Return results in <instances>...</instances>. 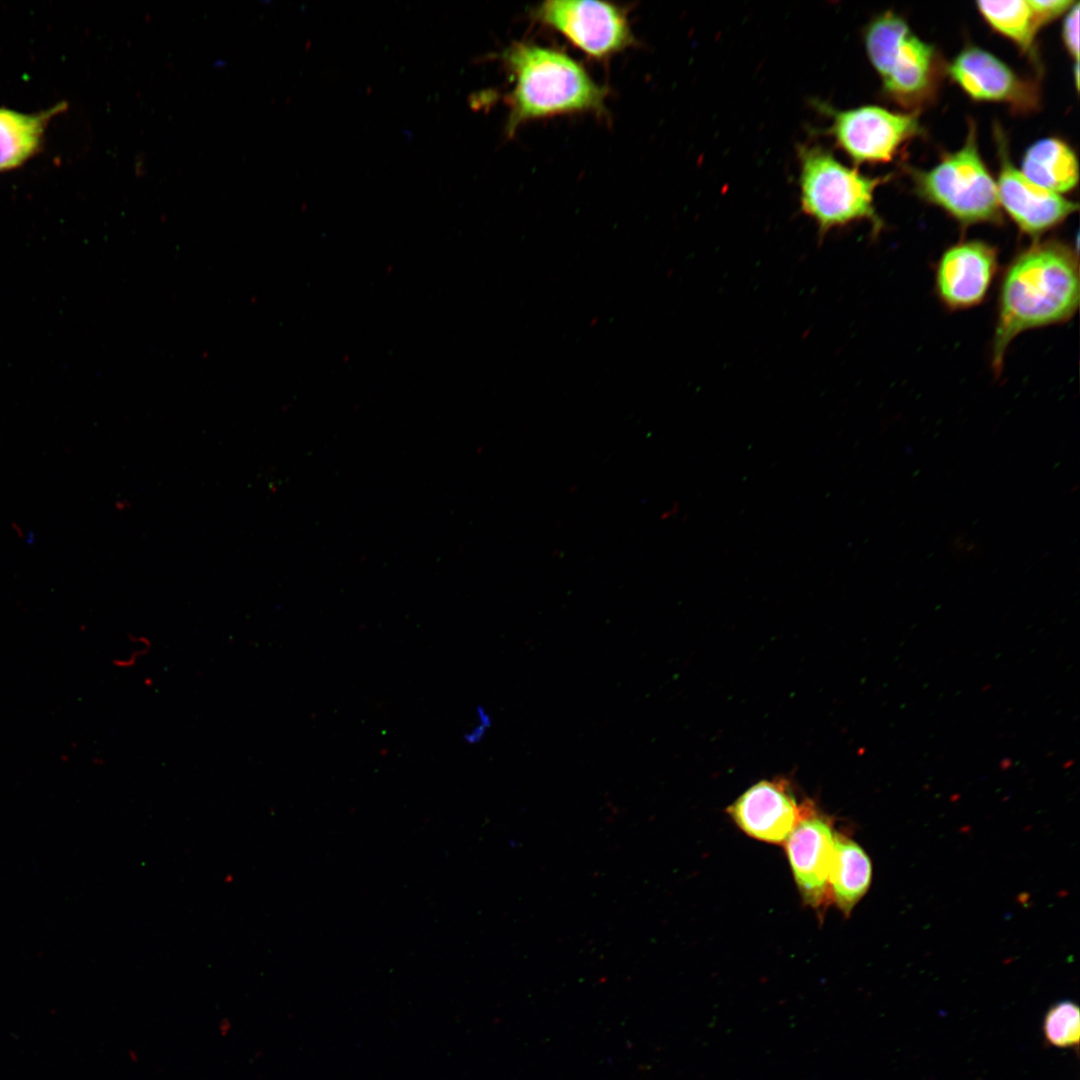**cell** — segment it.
<instances>
[{"label":"cell","instance_id":"cell-1","mask_svg":"<svg viewBox=\"0 0 1080 1080\" xmlns=\"http://www.w3.org/2000/svg\"><path fill=\"white\" fill-rule=\"evenodd\" d=\"M1079 305L1075 252L1056 241L1035 242L1008 266L1001 283L992 341V368L1001 373L1011 341L1020 333L1069 320Z\"/></svg>","mask_w":1080,"mask_h":1080},{"label":"cell","instance_id":"cell-2","mask_svg":"<svg viewBox=\"0 0 1080 1080\" xmlns=\"http://www.w3.org/2000/svg\"><path fill=\"white\" fill-rule=\"evenodd\" d=\"M513 88L505 96L509 107L505 131L515 134L523 124L557 115L605 113L607 89L565 52L528 42H514L499 54Z\"/></svg>","mask_w":1080,"mask_h":1080},{"label":"cell","instance_id":"cell-3","mask_svg":"<svg viewBox=\"0 0 1080 1080\" xmlns=\"http://www.w3.org/2000/svg\"><path fill=\"white\" fill-rule=\"evenodd\" d=\"M798 157L800 207L817 224L821 237L860 220L869 221L873 233L880 231L882 222L873 202L884 178L866 176L817 145L800 146Z\"/></svg>","mask_w":1080,"mask_h":1080},{"label":"cell","instance_id":"cell-4","mask_svg":"<svg viewBox=\"0 0 1080 1080\" xmlns=\"http://www.w3.org/2000/svg\"><path fill=\"white\" fill-rule=\"evenodd\" d=\"M864 44L884 91L892 99L913 107L932 95L937 71L935 49L921 40L902 17L892 12L875 17L865 28Z\"/></svg>","mask_w":1080,"mask_h":1080},{"label":"cell","instance_id":"cell-5","mask_svg":"<svg viewBox=\"0 0 1080 1080\" xmlns=\"http://www.w3.org/2000/svg\"><path fill=\"white\" fill-rule=\"evenodd\" d=\"M914 181L920 196L961 224L1001 219L996 181L980 156L973 125L959 150L945 154L931 169L917 171Z\"/></svg>","mask_w":1080,"mask_h":1080},{"label":"cell","instance_id":"cell-6","mask_svg":"<svg viewBox=\"0 0 1080 1080\" xmlns=\"http://www.w3.org/2000/svg\"><path fill=\"white\" fill-rule=\"evenodd\" d=\"M532 17L596 60H607L636 43L626 9L613 3L549 0L535 7Z\"/></svg>","mask_w":1080,"mask_h":1080},{"label":"cell","instance_id":"cell-7","mask_svg":"<svg viewBox=\"0 0 1080 1080\" xmlns=\"http://www.w3.org/2000/svg\"><path fill=\"white\" fill-rule=\"evenodd\" d=\"M831 119L828 134L856 163L889 162L901 146L920 131L918 117L875 105L837 110L820 104Z\"/></svg>","mask_w":1080,"mask_h":1080},{"label":"cell","instance_id":"cell-8","mask_svg":"<svg viewBox=\"0 0 1080 1080\" xmlns=\"http://www.w3.org/2000/svg\"><path fill=\"white\" fill-rule=\"evenodd\" d=\"M835 830L831 819L808 800L802 818L785 841L795 882L804 902L823 911L832 903L830 874Z\"/></svg>","mask_w":1080,"mask_h":1080},{"label":"cell","instance_id":"cell-9","mask_svg":"<svg viewBox=\"0 0 1080 1080\" xmlns=\"http://www.w3.org/2000/svg\"><path fill=\"white\" fill-rule=\"evenodd\" d=\"M996 136L1000 160L996 182L999 204L1023 233L1038 237L1077 211V203L1038 186L1015 168L1003 135L999 131Z\"/></svg>","mask_w":1080,"mask_h":1080},{"label":"cell","instance_id":"cell-10","mask_svg":"<svg viewBox=\"0 0 1080 1080\" xmlns=\"http://www.w3.org/2000/svg\"><path fill=\"white\" fill-rule=\"evenodd\" d=\"M807 801L799 803L784 779L762 780L741 794L728 814L750 837L782 844L802 818Z\"/></svg>","mask_w":1080,"mask_h":1080},{"label":"cell","instance_id":"cell-11","mask_svg":"<svg viewBox=\"0 0 1080 1080\" xmlns=\"http://www.w3.org/2000/svg\"><path fill=\"white\" fill-rule=\"evenodd\" d=\"M948 73L974 100L1002 102L1025 112L1038 105L1036 87L980 47L964 48L948 65Z\"/></svg>","mask_w":1080,"mask_h":1080},{"label":"cell","instance_id":"cell-12","mask_svg":"<svg viewBox=\"0 0 1080 1080\" xmlns=\"http://www.w3.org/2000/svg\"><path fill=\"white\" fill-rule=\"evenodd\" d=\"M997 270V251L977 240L961 241L944 251L936 267V290L951 309L979 304Z\"/></svg>","mask_w":1080,"mask_h":1080},{"label":"cell","instance_id":"cell-13","mask_svg":"<svg viewBox=\"0 0 1080 1080\" xmlns=\"http://www.w3.org/2000/svg\"><path fill=\"white\" fill-rule=\"evenodd\" d=\"M834 843L829 881L831 901L849 916L870 887L872 865L862 847L847 835L836 831Z\"/></svg>","mask_w":1080,"mask_h":1080},{"label":"cell","instance_id":"cell-14","mask_svg":"<svg viewBox=\"0 0 1080 1080\" xmlns=\"http://www.w3.org/2000/svg\"><path fill=\"white\" fill-rule=\"evenodd\" d=\"M1021 172L1030 181L1051 192L1062 194L1078 183V160L1071 147L1058 138H1044L1025 152Z\"/></svg>","mask_w":1080,"mask_h":1080},{"label":"cell","instance_id":"cell-15","mask_svg":"<svg viewBox=\"0 0 1080 1080\" xmlns=\"http://www.w3.org/2000/svg\"><path fill=\"white\" fill-rule=\"evenodd\" d=\"M64 107L36 114L0 108V172L20 167L38 152L48 122Z\"/></svg>","mask_w":1080,"mask_h":1080},{"label":"cell","instance_id":"cell-16","mask_svg":"<svg viewBox=\"0 0 1080 1080\" xmlns=\"http://www.w3.org/2000/svg\"><path fill=\"white\" fill-rule=\"evenodd\" d=\"M979 12L996 31L1015 42L1024 52H1032L1040 27L1028 0L978 1Z\"/></svg>","mask_w":1080,"mask_h":1080},{"label":"cell","instance_id":"cell-17","mask_svg":"<svg viewBox=\"0 0 1080 1080\" xmlns=\"http://www.w3.org/2000/svg\"><path fill=\"white\" fill-rule=\"evenodd\" d=\"M1042 1030L1045 1040L1051 1046L1078 1047L1080 1014L1077 1004L1071 1000L1055 1003L1044 1016Z\"/></svg>","mask_w":1080,"mask_h":1080},{"label":"cell","instance_id":"cell-18","mask_svg":"<svg viewBox=\"0 0 1080 1080\" xmlns=\"http://www.w3.org/2000/svg\"><path fill=\"white\" fill-rule=\"evenodd\" d=\"M1028 2L1040 26L1067 13L1075 4L1070 0H1028Z\"/></svg>","mask_w":1080,"mask_h":1080},{"label":"cell","instance_id":"cell-19","mask_svg":"<svg viewBox=\"0 0 1080 1080\" xmlns=\"http://www.w3.org/2000/svg\"><path fill=\"white\" fill-rule=\"evenodd\" d=\"M1079 3L1067 11L1063 24V40L1071 56L1078 62L1079 56Z\"/></svg>","mask_w":1080,"mask_h":1080},{"label":"cell","instance_id":"cell-20","mask_svg":"<svg viewBox=\"0 0 1080 1080\" xmlns=\"http://www.w3.org/2000/svg\"><path fill=\"white\" fill-rule=\"evenodd\" d=\"M476 717L477 723L463 736L464 741L470 745L479 743L491 726V717L482 706H477Z\"/></svg>","mask_w":1080,"mask_h":1080}]
</instances>
